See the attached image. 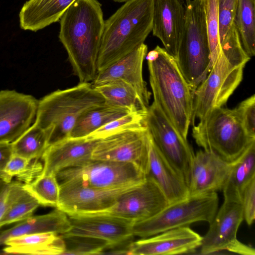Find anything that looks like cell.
<instances>
[{
    "label": "cell",
    "mask_w": 255,
    "mask_h": 255,
    "mask_svg": "<svg viewBox=\"0 0 255 255\" xmlns=\"http://www.w3.org/2000/svg\"><path fill=\"white\" fill-rule=\"evenodd\" d=\"M59 38L80 83H91L97 62L105 20L98 0H76L60 20Z\"/></svg>",
    "instance_id": "cell-1"
},
{
    "label": "cell",
    "mask_w": 255,
    "mask_h": 255,
    "mask_svg": "<svg viewBox=\"0 0 255 255\" xmlns=\"http://www.w3.org/2000/svg\"><path fill=\"white\" fill-rule=\"evenodd\" d=\"M145 58L153 102L187 139L192 121L193 94L175 57L157 45L147 53Z\"/></svg>",
    "instance_id": "cell-2"
},
{
    "label": "cell",
    "mask_w": 255,
    "mask_h": 255,
    "mask_svg": "<svg viewBox=\"0 0 255 255\" xmlns=\"http://www.w3.org/2000/svg\"><path fill=\"white\" fill-rule=\"evenodd\" d=\"M153 3L154 0H129L105 20L98 73L144 43L152 30Z\"/></svg>",
    "instance_id": "cell-3"
},
{
    "label": "cell",
    "mask_w": 255,
    "mask_h": 255,
    "mask_svg": "<svg viewBox=\"0 0 255 255\" xmlns=\"http://www.w3.org/2000/svg\"><path fill=\"white\" fill-rule=\"evenodd\" d=\"M105 102L91 83H79L70 88L56 90L38 100L34 123L47 133L49 146L69 137L83 113Z\"/></svg>",
    "instance_id": "cell-4"
},
{
    "label": "cell",
    "mask_w": 255,
    "mask_h": 255,
    "mask_svg": "<svg viewBox=\"0 0 255 255\" xmlns=\"http://www.w3.org/2000/svg\"><path fill=\"white\" fill-rule=\"evenodd\" d=\"M185 22L175 59L193 94L212 64L205 14L201 0H185Z\"/></svg>",
    "instance_id": "cell-5"
},
{
    "label": "cell",
    "mask_w": 255,
    "mask_h": 255,
    "mask_svg": "<svg viewBox=\"0 0 255 255\" xmlns=\"http://www.w3.org/2000/svg\"><path fill=\"white\" fill-rule=\"evenodd\" d=\"M199 121L192 129L196 143L228 162L235 160L255 141L246 132L235 109H213Z\"/></svg>",
    "instance_id": "cell-6"
},
{
    "label": "cell",
    "mask_w": 255,
    "mask_h": 255,
    "mask_svg": "<svg viewBox=\"0 0 255 255\" xmlns=\"http://www.w3.org/2000/svg\"><path fill=\"white\" fill-rule=\"evenodd\" d=\"M219 198L216 192L188 197L169 204L154 216L134 223V236L151 237L171 229L188 227L200 221L210 223L218 210Z\"/></svg>",
    "instance_id": "cell-7"
},
{
    "label": "cell",
    "mask_w": 255,
    "mask_h": 255,
    "mask_svg": "<svg viewBox=\"0 0 255 255\" xmlns=\"http://www.w3.org/2000/svg\"><path fill=\"white\" fill-rule=\"evenodd\" d=\"M146 177L133 164L93 159L84 165L66 168L56 174L59 184L71 183L100 189L134 186Z\"/></svg>",
    "instance_id": "cell-8"
},
{
    "label": "cell",
    "mask_w": 255,
    "mask_h": 255,
    "mask_svg": "<svg viewBox=\"0 0 255 255\" xmlns=\"http://www.w3.org/2000/svg\"><path fill=\"white\" fill-rule=\"evenodd\" d=\"M245 65L231 62L222 52L213 63L205 79L195 90L191 124L213 109L223 107L243 79Z\"/></svg>",
    "instance_id": "cell-9"
},
{
    "label": "cell",
    "mask_w": 255,
    "mask_h": 255,
    "mask_svg": "<svg viewBox=\"0 0 255 255\" xmlns=\"http://www.w3.org/2000/svg\"><path fill=\"white\" fill-rule=\"evenodd\" d=\"M150 139L146 127L121 130L99 139L92 159L131 163L147 175Z\"/></svg>",
    "instance_id": "cell-10"
},
{
    "label": "cell",
    "mask_w": 255,
    "mask_h": 255,
    "mask_svg": "<svg viewBox=\"0 0 255 255\" xmlns=\"http://www.w3.org/2000/svg\"><path fill=\"white\" fill-rule=\"evenodd\" d=\"M146 126L160 152L182 176L187 184L194 153L188 142L154 102L147 109Z\"/></svg>",
    "instance_id": "cell-11"
},
{
    "label": "cell",
    "mask_w": 255,
    "mask_h": 255,
    "mask_svg": "<svg viewBox=\"0 0 255 255\" xmlns=\"http://www.w3.org/2000/svg\"><path fill=\"white\" fill-rule=\"evenodd\" d=\"M244 220L241 203L224 200L202 237L200 253L207 255L227 250L231 252L255 255V249L237 238L238 230Z\"/></svg>",
    "instance_id": "cell-12"
},
{
    "label": "cell",
    "mask_w": 255,
    "mask_h": 255,
    "mask_svg": "<svg viewBox=\"0 0 255 255\" xmlns=\"http://www.w3.org/2000/svg\"><path fill=\"white\" fill-rule=\"evenodd\" d=\"M169 204L157 183L146 175L144 181L123 193L113 206L102 212L134 223L154 216Z\"/></svg>",
    "instance_id": "cell-13"
},
{
    "label": "cell",
    "mask_w": 255,
    "mask_h": 255,
    "mask_svg": "<svg viewBox=\"0 0 255 255\" xmlns=\"http://www.w3.org/2000/svg\"><path fill=\"white\" fill-rule=\"evenodd\" d=\"M68 216L70 229L64 234L104 240L108 247L133 242L134 223L130 221L102 212Z\"/></svg>",
    "instance_id": "cell-14"
},
{
    "label": "cell",
    "mask_w": 255,
    "mask_h": 255,
    "mask_svg": "<svg viewBox=\"0 0 255 255\" xmlns=\"http://www.w3.org/2000/svg\"><path fill=\"white\" fill-rule=\"evenodd\" d=\"M136 185L100 189L71 183L60 184L56 208L68 216L104 212L113 206L123 193Z\"/></svg>",
    "instance_id": "cell-15"
},
{
    "label": "cell",
    "mask_w": 255,
    "mask_h": 255,
    "mask_svg": "<svg viewBox=\"0 0 255 255\" xmlns=\"http://www.w3.org/2000/svg\"><path fill=\"white\" fill-rule=\"evenodd\" d=\"M38 101L15 90L0 91V143H12L33 124Z\"/></svg>",
    "instance_id": "cell-16"
},
{
    "label": "cell",
    "mask_w": 255,
    "mask_h": 255,
    "mask_svg": "<svg viewBox=\"0 0 255 255\" xmlns=\"http://www.w3.org/2000/svg\"><path fill=\"white\" fill-rule=\"evenodd\" d=\"M231 163L212 152L205 150L197 151L192 161L188 176V197L222 190Z\"/></svg>",
    "instance_id": "cell-17"
},
{
    "label": "cell",
    "mask_w": 255,
    "mask_h": 255,
    "mask_svg": "<svg viewBox=\"0 0 255 255\" xmlns=\"http://www.w3.org/2000/svg\"><path fill=\"white\" fill-rule=\"evenodd\" d=\"M99 139L68 137L49 145L41 160V175L57 173L63 169L84 165L91 162L92 151Z\"/></svg>",
    "instance_id": "cell-18"
},
{
    "label": "cell",
    "mask_w": 255,
    "mask_h": 255,
    "mask_svg": "<svg viewBox=\"0 0 255 255\" xmlns=\"http://www.w3.org/2000/svg\"><path fill=\"white\" fill-rule=\"evenodd\" d=\"M202 237L188 227L171 229L133 241L129 255H169L191 253L200 248Z\"/></svg>",
    "instance_id": "cell-19"
},
{
    "label": "cell",
    "mask_w": 255,
    "mask_h": 255,
    "mask_svg": "<svg viewBox=\"0 0 255 255\" xmlns=\"http://www.w3.org/2000/svg\"><path fill=\"white\" fill-rule=\"evenodd\" d=\"M185 22V8L181 0H154L151 31L175 58Z\"/></svg>",
    "instance_id": "cell-20"
},
{
    "label": "cell",
    "mask_w": 255,
    "mask_h": 255,
    "mask_svg": "<svg viewBox=\"0 0 255 255\" xmlns=\"http://www.w3.org/2000/svg\"><path fill=\"white\" fill-rule=\"evenodd\" d=\"M147 46L142 43L131 52L97 73L91 83L93 86L120 79L136 91L143 103L149 107L151 93L142 76V65L147 53Z\"/></svg>",
    "instance_id": "cell-21"
},
{
    "label": "cell",
    "mask_w": 255,
    "mask_h": 255,
    "mask_svg": "<svg viewBox=\"0 0 255 255\" xmlns=\"http://www.w3.org/2000/svg\"><path fill=\"white\" fill-rule=\"evenodd\" d=\"M150 137L149 169L147 175L157 183L169 204L187 198L188 187L185 179L164 157L150 136Z\"/></svg>",
    "instance_id": "cell-22"
},
{
    "label": "cell",
    "mask_w": 255,
    "mask_h": 255,
    "mask_svg": "<svg viewBox=\"0 0 255 255\" xmlns=\"http://www.w3.org/2000/svg\"><path fill=\"white\" fill-rule=\"evenodd\" d=\"M238 0H217L218 17L221 46L232 63L244 65L250 60L243 50L235 23Z\"/></svg>",
    "instance_id": "cell-23"
},
{
    "label": "cell",
    "mask_w": 255,
    "mask_h": 255,
    "mask_svg": "<svg viewBox=\"0 0 255 255\" xmlns=\"http://www.w3.org/2000/svg\"><path fill=\"white\" fill-rule=\"evenodd\" d=\"M76 0H28L19 14V25L25 30L37 31L59 21Z\"/></svg>",
    "instance_id": "cell-24"
},
{
    "label": "cell",
    "mask_w": 255,
    "mask_h": 255,
    "mask_svg": "<svg viewBox=\"0 0 255 255\" xmlns=\"http://www.w3.org/2000/svg\"><path fill=\"white\" fill-rule=\"evenodd\" d=\"M6 254L63 255L64 240L60 235L53 232L39 233L11 237L4 243Z\"/></svg>",
    "instance_id": "cell-25"
},
{
    "label": "cell",
    "mask_w": 255,
    "mask_h": 255,
    "mask_svg": "<svg viewBox=\"0 0 255 255\" xmlns=\"http://www.w3.org/2000/svg\"><path fill=\"white\" fill-rule=\"evenodd\" d=\"M70 229L68 215L56 208L41 215L31 216L10 228L0 232V246L7 239L25 234L53 232L58 235L66 233Z\"/></svg>",
    "instance_id": "cell-26"
},
{
    "label": "cell",
    "mask_w": 255,
    "mask_h": 255,
    "mask_svg": "<svg viewBox=\"0 0 255 255\" xmlns=\"http://www.w3.org/2000/svg\"><path fill=\"white\" fill-rule=\"evenodd\" d=\"M255 177V141L231 163V167L222 191L224 200L241 203L243 190Z\"/></svg>",
    "instance_id": "cell-27"
},
{
    "label": "cell",
    "mask_w": 255,
    "mask_h": 255,
    "mask_svg": "<svg viewBox=\"0 0 255 255\" xmlns=\"http://www.w3.org/2000/svg\"><path fill=\"white\" fill-rule=\"evenodd\" d=\"M130 113L127 108L105 103L83 113L73 128L69 137H86L106 124Z\"/></svg>",
    "instance_id": "cell-28"
},
{
    "label": "cell",
    "mask_w": 255,
    "mask_h": 255,
    "mask_svg": "<svg viewBox=\"0 0 255 255\" xmlns=\"http://www.w3.org/2000/svg\"><path fill=\"white\" fill-rule=\"evenodd\" d=\"M39 204L18 181L10 182L5 211L0 220V228L18 223L32 216Z\"/></svg>",
    "instance_id": "cell-29"
},
{
    "label": "cell",
    "mask_w": 255,
    "mask_h": 255,
    "mask_svg": "<svg viewBox=\"0 0 255 255\" xmlns=\"http://www.w3.org/2000/svg\"><path fill=\"white\" fill-rule=\"evenodd\" d=\"M93 87L109 104L127 108L132 112H147L148 107L143 103L135 89L122 80L108 81Z\"/></svg>",
    "instance_id": "cell-30"
},
{
    "label": "cell",
    "mask_w": 255,
    "mask_h": 255,
    "mask_svg": "<svg viewBox=\"0 0 255 255\" xmlns=\"http://www.w3.org/2000/svg\"><path fill=\"white\" fill-rule=\"evenodd\" d=\"M235 23L242 48L251 58L255 55V0H238Z\"/></svg>",
    "instance_id": "cell-31"
},
{
    "label": "cell",
    "mask_w": 255,
    "mask_h": 255,
    "mask_svg": "<svg viewBox=\"0 0 255 255\" xmlns=\"http://www.w3.org/2000/svg\"><path fill=\"white\" fill-rule=\"evenodd\" d=\"M11 143L14 154L29 159H41L48 146L45 131L34 123Z\"/></svg>",
    "instance_id": "cell-32"
},
{
    "label": "cell",
    "mask_w": 255,
    "mask_h": 255,
    "mask_svg": "<svg viewBox=\"0 0 255 255\" xmlns=\"http://www.w3.org/2000/svg\"><path fill=\"white\" fill-rule=\"evenodd\" d=\"M23 187L36 199L40 205L57 208L60 186L56 175H40L32 182L23 184Z\"/></svg>",
    "instance_id": "cell-33"
},
{
    "label": "cell",
    "mask_w": 255,
    "mask_h": 255,
    "mask_svg": "<svg viewBox=\"0 0 255 255\" xmlns=\"http://www.w3.org/2000/svg\"><path fill=\"white\" fill-rule=\"evenodd\" d=\"M43 170L40 159H29L13 154L5 169L7 176L16 178L24 184L29 183L40 176Z\"/></svg>",
    "instance_id": "cell-34"
},
{
    "label": "cell",
    "mask_w": 255,
    "mask_h": 255,
    "mask_svg": "<svg viewBox=\"0 0 255 255\" xmlns=\"http://www.w3.org/2000/svg\"><path fill=\"white\" fill-rule=\"evenodd\" d=\"M60 235L65 244L63 255H102L109 246L107 242L96 238L67 234Z\"/></svg>",
    "instance_id": "cell-35"
},
{
    "label": "cell",
    "mask_w": 255,
    "mask_h": 255,
    "mask_svg": "<svg viewBox=\"0 0 255 255\" xmlns=\"http://www.w3.org/2000/svg\"><path fill=\"white\" fill-rule=\"evenodd\" d=\"M147 112L130 113L106 124L86 137L100 139L125 129L146 127L145 119Z\"/></svg>",
    "instance_id": "cell-36"
},
{
    "label": "cell",
    "mask_w": 255,
    "mask_h": 255,
    "mask_svg": "<svg viewBox=\"0 0 255 255\" xmlns=\"http://www.w3.org/2000/svg\"><path fill=\"white\" fill-rule=\"evenodd\" d=\"M235 109L248 135L255 138V95L241 102Z\"/></svg>",
    "instance_id": "cell-37"
},
{
    "label": "cell",
    "mask_w": 255,
    "mask_h": 255,
    "mask_svg": "<svg viewBox=\"0 0 255 255\" xmlns=\"http://www.w3.org/2000/svg\"><path fill=\"white\" fill-rule=\"evenodd\" d=\"M241 204L244 220L249 226H251L255 219V177L248 183L243 190Z\"/></svg>",
    "instance_id": "cell-38"
},
{
    "label": "cell",
    "mask_w": 255,
    "mask_h": 255,
    "mask_svg": "<svg viewBox=\"0 0 255 255\" xmlns=\"http://www.w3.org/2000/svg\"><path fill=\"white\" fill-rule=\"evenodd\" d=\"M13 154L11 143H0V179L7 183L11 182V179L6 174L5 169Z\"/></svg>",
    "instance_id": "cell-39"
},
{
    "label": "cell",
    "mask_w": 255,
    "mask_h": 255,
    "mask_svg": "<svg viewBox=\"0 0 255 255\" xmlns=\"http://www.w3.org/2000/svg\"><path fill=\"white\" fill-rule=\"evenodd\" d=\"M10 183L0 179V220L6 208Z\"/></svg>",
    "instance_id": "cell-40"
},
{
    "label": "cell",
    "mask_w": 255,
    "mask_h": 255,
    "mask_svg": "<svg viewBox=\"0 0 255 255\" xmlns=\"http://www.w3.org/2000/svg\"><path fill=\"white\" fill-rule=\"evenodd\" d=\"M114 1L117 2H125L129 0H112Z\"/></svg>",
    "instance_id": "cell-41"
}]
</instances>
